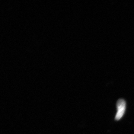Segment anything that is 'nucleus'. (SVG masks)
Instances as JSON below:
<instances>
[{"instance_id": "1", "label": "nucleus", "mask_w": 134, "mask_h": 134, "mask_svg": "<svg viewBox=\"0 0 134 134\" xmlns=\"http://www.w3.org/2000/svg\"><path fill=\"white\" fill-rule=\"evenodd\" d=\"M126 104L124 99H120L117 100L116 104L117 112L115 116V120H119L123 117L126 111Z\"/></svg>"}]
</instances>
